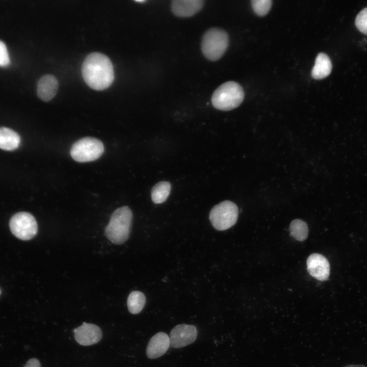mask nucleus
Returning <instances> with one entry per match:
<instances>
[{"label":"nucleus","instance_id":"obj_1","mask_svg":"<svg viewBox=\"0 0 367 367\" xmlns=\"http://www.w3.org/2000/svg\"><path fill=\"white\" fill-rule=\"evenodd\" d=\"M82 72L85 83L95 90L108 88L114 79L111 60L100 53H93L86 57L82 65Z\"/></svg>","mask_w":367,"mask_h":367},{"label":"nucleus","instance_id":"obj_2","mask_svg":"<svg viewBox=\"0 0 367 367\" xmlns=\"http://www.w3.org/2000/svg\"><path fill=\"white\" fill-rule=\"evenodd\" d=\"M133 214L127 206L116 209L105 229V235L113 243L121 244L129 238Z\"/></svg>","mask_w":367,"mask_h":367},{"label":"nucleus","instance_id":"obj_3","mask_svg":"<svg viewBox=\"0 0 367 367\" xmlns=\"http://www.w3.org/2000/svg\"><path fill=\"white\" fill-rule=\"evenodd\" d=\"M244 98L242 86L234 81L225 82L219 86L212 96L213 106L221 111H229L239 107Z\"/></svg>","mask_w":367,"mask_h":367},{"label":"nucleus","instance_id":"obj_4","mask_svg":"<svg viewBox=\"0 0 367 367\" xmlns=\"http://www.w3.org/2000/svg\"><path fill=\"white\" fill-rule=\"evenodd\" d=\"M229 43L227 32L219 28H212L203 34L201 48L204 56L208 60H219L225 53Z\"/></svg>","mask_w":367,"mask_h":367},{"label":"nucleus","instance_id":"obj_5","mask_svg":"<svg viewBox=\"0 0 367 367\" xmlns=\"http://www.w3.org/2000/svg\"><path fill=\"white\" fill-rule=\"evenodd\" d=\"M238 215L239 209L237 205L229 200H225L211 209L209 218L216 229L224 230L235 224Z\"/></svg>","mask_w":367,"mask_h":367},{"label":"nucleus","instance_id":"obj_6","mask_svg":"<svg viewBox=\"0 0 367 367\" xmlns=\"http://www.w3.org/2000/svg\"><path fill=\"white\" fill-rule=\"evenodd\" d=\"M104 151L102 142L95 138L87 137L76 141L70 149L72 159L78 162H88L98 159Z\"/></svg>","mask_w":367,"mask_h":367},{"label":"nucleus","instance_id":"obj_7","mask_svg":"<svg viewBox=\"0 0 367 367\" xmlns=\"http://www.w3.org/2000/svg\"><path fill=\"white\" fill-rule=\"evenodd\" d=\"M9 226L12 233L22 240H29L37 234L38 226L34 217L30 213L22 212L10 219Z\"/></svg>","mask_w":367,"mask_h":367},{"label":"nucleus","instance_id":"obj_8","mask_svg":"<svg viewBox=\"0 0 367 367\" xmlns=\"http://www.w3.org/2000/svg\"><path fill=\"white\" fill-rule=\"evenodd\" d=\"M197 330L194 325L186 324L175 326L171 331L170 346L180 348L193 343L196 339Z\"/></svg>","mask_w":367,"mask_h":367},{"label":"nucleus","instance_id":"obj_9","mask_svg":"<svg viewBox=\"0 0 367 367\" xmlns=\"http://www.w3.org/2000/svg\"><path fill=\"white\" fill-rule=\"evenodd\" d=\"M76 341L83 346H90L98 343L102 334L97 325L86 322L73 330Z\"/></svg>","mask_w":367,"mask_h":367},{"label":"nucleus","instance_id":"obj_10","mask_svg":"<svg viewBox=\"0 0 367 367\" xmlns=\"http://www.w3.org/2000/svg\"><path fill=\"white\" fill-rule=\"evenodd\" d=\"M307 271L311 276L320 280H326L330 274V265L323 255L313 253L307 259Z\"/></svg>","mask_w":367,"mask_h":367},{"label":"nucleus","instance_id":"obj_11","mask_svg":"<svg viewBox=\"0 0 367 367\" xmlns=\"http://www.w3.org/2000/svg\"><path fill=\"white\" fill-rule=\"evenodd\" d=\"M204 2L203 0H174L171 2V10L176 16L189 17L202 9Z\"/></svg>","mask_w":367,"mask_h":367},{"label":"nucleus","instance_id":"obj_12","mask_svg":"<svg viewBox=\"0 0 367 367\" xmlns=\"http://www.w3.org/2000/svg\"><path fill=\"white\" fill-rule=\"evenodd\" d=\"M170 347L169 336L160 332L154 334L149 340L146 348L147 356L155 359L164 355Z\"/></svg>","mask_w":367,"mask_h":367},{"label":"nucleus","instance_id":"obj_13","mask_svg":"<svg viewBox=\"0 0 367 367\" xmlns=\"http://www.w3.org/2000/svg\"><path fill=\"white\" fill-rule=\"evenodd\" d=\"M58 82L51 74L42 76L37 83V95L44 101H49L56 95L58 89Z\"/></svg>","mask_w":367,"mask_h":367},{"label":"nucleus","instance_id":"obj_14","mask_svg":"<svg viewBox=\"0 0 367 367\" xmlns=\"http://www.w3.org/2000/svg\"><path fill=\"white\" fill-rule=\"evenodd\" d=\"M331 69L332 63L328 56L320 53L316 58L315 64L311 70V76L317 80L323 79L330 74Z\"/></svg>","mask_w":367,"mask_h":367},{"label":"nucleus","instance_id":"obj_15","mask_svg":"<svg viewBox=\"0 0 367 367\" xmlns=\"http://www.w3.org/2000/svg\"><path fill=\"white\" fill-rule=\"evenodd\" d=\"M20 143L19 135L9 128L0 127V148L7 151L17 149Z\"/></svg>","mask_w":367,"mask_h":367},{"label":"nucleus","instance_id":"obj_16","mask_svg":"<svg viewBox=\"0 0 367 367\" xmlns=\"http://www.w3.org/2000/svg\"><path fill=\"white\" fill-rule=\"evenodd\" d=\"M171 191V184L168 181H160L155 184L151 190V199L155 204L164 202L168 197Z\"/></svg>","mask_w":367,"mask_h":367},{"label":"nucleus","instance_id":"obj_17","mask_svg":"<svg viewBox=\"0 0 367 367\" xmlns=\"http://www.w3.org/2000/svg\"><path fill=\"white\" fill-rule=\"evenodd\" d=\"M146 302V298L143 293L135 291L130 293L127 300L129 311L132 314L139 313L143 308Z\"/></svg>","mask_w":367,"mask_h":367},{"label":"nucleus","instance_id":"obj_18","mask_svg":"<svg viewBox=\"0 0 367 367\" xmlns=\"http://www.w3.org/2000/svg\"><path fill=\"white\" fill-rule=\"evenodd\" d=\"M290 231L291 236L296 240L303 241L307 238L308 230L305 222L300 219H295L290 224Z\"/></svg>","mask_w":367,"mask_h":367},{"label":"nucleus","instance_id":"obj_19","mask_svg":"<svg viewBox=\"0 0 367 367\" xmlns=\"http://www.w3.org/2000/svg\"><path fill=\"white\" fill-rule=\"evenodd\" d=\"M272 1L271 0H252L251 5L255 13L259 16H264L269 11Z\"/></svg>","mask_w":367,"mask_h":367},{"label":"nucleus","instance_id":"obj_20","mask_svg":"<svg viewBox=\"0 0 367 367\" xmlns=\"http://www.w3.org/2000/svg\"><path fill=\"white\" fill-rule=\"evenodd\" d=\"M355 25L360 32L367 35V8L358 14L355 19Z\"/></svg>","mask_w":367,"mask_h":367},{"label":"nucleus","instance_id":"obj_21","mask_svg":"<svg viewBox=\"0 0 367 367\" xmlns=\"http://www.w3.org/2000/svg\"><path fill=\"white\" fill-rule=\"evenodd\" d=\"M10 62L9 56L5 44L0 41V66L6 67Z\"/></svg>","mask_w":367,"mask_h":367},{"label":"nucleus","instance_id":"obj_22","mask_svg":"<svg viewBox=\"0 0 367 367\" xmlns=\"http://www.w3.org/2000/svg\"><path fill=\"white\" fill-rule=\"evenodd\" d=\"M24 367H41V365L37 359L31 358L27 361Z\"/></svg>","mask_w":367,"mask_h":367},{"label":"nucleus","instance_id":"obj_23","mask_svg":"<svg viewBox=\"0 0 367 367\" xmlns=\"http://www.w3.org/2000/svg\"><path fill=\"white\" fill-rule=\"evenodd\" d=\"M344 367H366L364 365H361V364H352V365H348L347 366H345Z\"/></svg>","mask_w":367,"mask_h":367},{"label":"nucleus","instance_id":"obj_24","mask_svg":"<svg viewBox=\"0 0 367 367\" xmlns=\"http://www.w3.org/2000/svg\"><path fill=\"white\" fill-rule=\"evenodd\" d=\"M136 2H144V1H136Z\"/></svg>","mask_w":367,"mask_h":367},{"label":"nucleus","instance_id":"obj_25","mask_svg":"<svg viewBox=\"0 0 367 367\" xmlns=\"http://www.w3.org/2000/svg\"><path fill=\"white\" fill-rule=\"evenodd\" d=\"M1 290H0V295H1Z\"/></svg>","mask_w":367,"mask_h":367}]
</instances>
